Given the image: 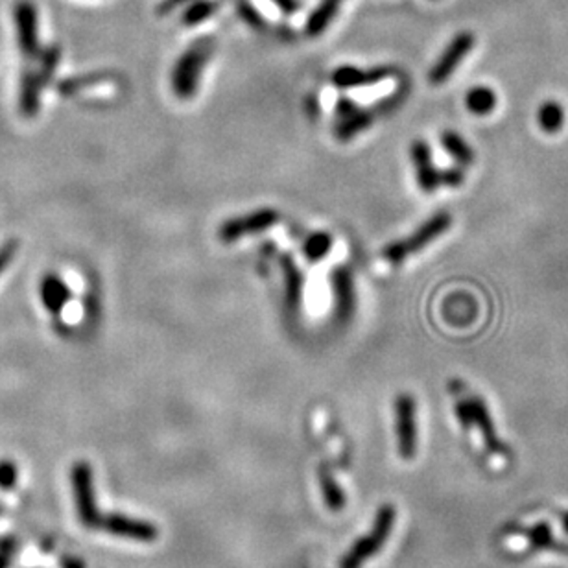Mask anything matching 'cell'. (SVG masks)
I'll use <instances>...</instances> for the list:
<instances>
[{"mask_svg": "<svg viewBox=\"0 0 568 568\" xmlns=\"http://www.w3.org/2000/svg\"><path fill=\"white\" fill-rule=\"evenodd\" d=\"M213 52H214V41L200 39L188 46V49L179 56V60L175 62L172 69V78H170L172 90L179 100H191L196 97L200 90L204 71Z\"/></svg>", "mask_w": 568, "mask_h": 568, "instance_id": "cell-1", "label": "cell"}, {"mask_svg": "<svg viewBox=\"0 0 568 568\" xmlns=\"http://www.w3.org/2000/svg\"><path fill=\"white\" fill-rule=\"evenodd\" d=\"M452 225V216L447 211H440L434 216H431L424 223H421L410 236L404 241L390 242L383 250V257L392 264L404 262L410 255L419 253L426 246H431L434 241H438L443 232H447Z\"/></svg>", "mask_w": 568, "mask_h": 568, "instance_id": "cell-2", "label": "cell"}, {"mask_svg": "<svg viewBox=\"0 0 568 568\" xmlns=\"http://www.w3.org/2000/svg\"><path fill=\"white\" fill-rule=\"evenodd\" d=\"M395 525V507L386 504L376 513L374 525L369 530V534L362 539H358L351 550L344 555L340 568H362L364 563L373 557L378 550L384 546V543L390 539L392 530Z\"/></svg>", "mask_w": 568, "mask_h": 568, "instance_id": "cell-3", "label": "cell"}, {"mask_svg": "<svg viewBox=\"0 0 568 568\" xmlns=\"http://www.w3.org/2000/svg\"><path fill=\"white\" fill-rule=\"evenodd\" d=\"M72 495L76 502V511L80 523L85 528H99L102 515L97 506V491H94V475L89 463L78 461L71 470Z\"/></svg>", "mask_w": 568, "mask_h": 568, "instance_id": "cell-4", "label": "cell"}, {"mask_svg": "<svg viewBox=\"0 0 568 568\" xmlns=\"http://www.w3.org/2000/svg\"><path fill=\"white\" fill-rule=\"evenodd\" d=\"M279 222V213L275 209H259L242 216L223 222L218 229V236L223 244H234L244 236L264 232Z\"/></svg>", "mask_w": 568, "mask_h": 568, "instance_id": "cell-5", "label": "cell"}, {"mask_svg": "<svg viewBox=\"0 0 568 568\" xmlns=\"http://www.w3.org/2000/svg\"><path fill=\"white\" fill-rule=\"evenodd\" d=\"M395 436L401 458L412 459L417 452V406L412 395L401 393L395 401Z\"/></svg>", "mask_w": 568, "mask_h": 568, "instance_id": "cell-6", "label": "cell"}, {"mask_svg": "<svg viewBox=\"0 0 568 568\" xmlns=\"http://www.w3.org/2000/svg\"><path fill=\"white\" fill-rule=\"evenodd\" d=\"M14 21L17 30L19 49L26 60H33L41 52L37 8L30 0H17L14 6Z\"/></svg>", "mask_w": 568, "mask_h": 568, "instance_id": "cell-7", "label": "cell"}, {"mask_svg": "<svg viewBox=\"0 0 568 568\" xmlns=\"http://www.w3.org/2000/svg\"><path fill=\"white\" fill-rule=\"evenodd\" d=\"M477 37L470 32H459L445 49V52L440 56L436 65L429 72V83L431 85H441L445 83L452 72L459 67V63L467 58V54L475 46Z\"/></svg>", "mask_w": 568, "mask_h": 568, "instance_id": "cell-8", "label": "cell"}, {"mask_svg": "<svg viewBox=\"0 0 568 568\" xmlns=\"http://www.w3.org/2000/svg\"><path fill=\"white\" fill-rule=\"evenodd\" d=\"M374 122L373 111L360 108L355 100L344 97L336 104V122L335 135L340 142H349L362 131L369 129Z\"/></svg>", "mask_w": 568, "mask_h": 568, "instance_id": "cell-9", "label": "cell"}, {"mask_svg": "<svg viewBox=\"0 0 568 568\" xmlns=\"http://www.w3.org/2000/svg\"><path fill=\"white\" fill-rule=\"evenodd\" d=\"M100 528H104L108 534L129 541L138 543H152L159 537V530L147 520L133 518L120 513H109L104 515L100 520Z\"/></svg>", "mask_w": 568, "mask_h": 568, "instance_id": "cell-10", "label": "cell"}, {"mask_svg": "<svg viewBox=\"0 0 568 568\" xmlns=\"http://www.w3.org/2000/svg\"><path fill=\"white\" fill-rule=\"evenodd\" d=\"M330 290L335 298V319L338 323H347L356 308L355 277L347 266H336L330 271Z\"/></svg>", "mask_w": 568, "mask_h": 568, "instance_id": "cell-11", "label": "cell"}, {"mask_svg": "<svg viewBox=\"0 0 568 568\" xmlns=\"http://www.w3.org/2000/svg\"><path fill=\"white\" fill-rule=\"evenodd\" d=\"M412 163L417 175V185L422 193L432 194L441 186V177L434 161H432V150L426 145V140H415L410 150Z\"/></svg>", "mask_w": 568, "mask_h": 568, "instance_id": "cell-12", "label": "cell"}, {"mask_svg": "<svg viewBox=\"0 0 568 568\" xmlns=\"http://www.w3.org/2000/svg\"><path fill=\"white\" fill-rule=\"evenodd\" d=\"M395 74L392 67H373V69H358L353 65L338 67L330 80L338 89H355V87H367L376 85Z\"/></svg>", "mask_w": 568, "mask_h": 568, "instance_id": "cell-13", "label": "cell"}, {"mask_svg": "<svg viewBox=\"0 0 568 568\" xmlns=\"http://www.w3.org/2000/svg\"><path fill=\"white\" fill-rule=\"evenodd\" d=\"M39 298L46 312L52 316H60L62 310L69 305L72 292L60 273L49 271L43 275L39 282Z\"/></svg>", "mask_w": 568, "mask_h": 568, "instance_id": "cell-14", "label": "cell"}, {"mask_svg": "<svg viewBox=\"0 0 568 568\" xmlns=\"http://www.w3.org/2000/svg\"><path fill=\"white\" fill-rule=\"evenodd\" d=\"M280 270L284 277V307L289 314H298L303 305V292H305V275L298 268L292 255L284 253L280 257Z\"/></svg>", "mask_w": 568, "mask_h": 568, "instance_id": "cell-15", "label": "cell"}, {"mask_svg": "<svg viewBox=\"0 0 568 568\" xmlns=\"http://www.w3.org/2000/svg\"><path fill=\"white\" fill-rule=\"evenodd\" d=\"M43 81L37 72L33 71H24L21 76L19 83V111L26 118L37 117L41 109V90H43Z\"/></svg>", "mask_w": 568, "mask_h": 568, "instance_id": "cell-16", "label": "cell"}, {"mask_svg": "<svg viewBox=\"0 0 568 568\" xmlns=\"http://www.w3.org/2000/svg\"><path fill=\"white\" fill-rule=\"evenodd\" d=\"M467 404H469V415H470V421H469V429L472 424H477V429L482 432L484 436V441H486V447L491 450V452H497L500 449V443L497 440V434H495V424H493V419L488 412V406L484 404V401L480 397H469L467 399Z\"/></svg>", "mask_w": 568, "mask_h": 568, "instance_id": "cell-17", "label": "cell"}, {"mask_svg": "<svg viewBox=\"0 0 568 568\" xmlns=\"http://www.w3.org/2000/svg\"><path fill=\"white\" fill-rule=\"evenodd\" d=\"M342 3L344 0H321V5L310 14L307 21V26H305L307 35L310 37L321 35L327 30V26L336 17Z\"/></svg>", "mask_w": 568, "mask_h": 568, "instance_id": "cell-18", "label": "cell"}, {"mask_svg": "<svg viewBox=\"0 0 568 568\" xmlns=\"http://www.w3.org/2000/svg\"><path fill=\"white\" fill-rule=\"evenodd\" d=\"M319 488H321V495L325 500V506L330 511H342L346 507V493L340 488V484L335 480L333 472L327 470L325 467L319 469Z\"/></svg>", "mask_w": 568, "mask_h": 568, "instance_id": "cell-19", "label": "cell"}, {"mask_svg": "<svg viewBox=\"0 0 568 568\" xmlns=\"http://www.w3.org/2000/svg\"><path fill=\"white\" fill-rule=\"evenodd\" d=\"M465 106L472 115L486 117L493 113L497 108V94L493 89L484 87V85L472 87L465 97Z\"/></svg>", "mask_w": 568, "mask_h": 568, "instance_id": "cell-20", "label": "cell"}, {"mask_svg": "<svg viewBox=\"0 0 568 568\" xmlns=\"http://www.w3.org/2000/svg\"><path fill=\"white\" fill-rule=\"evenodd\" d=\"M441 147L443 150L461 166H469L475 161V152L467 145V140L456 131H443L441 133Z\"/></svg>", "mask_w": 568, "mask_h": 568, "instance_id": "cell-21", "label": "cell"}, {"mask_svg": "<svg viewBox=\"0 0 568 568\" xmlns=\"http://www.w3.org/2000/svg\"><path fill=\"white\" fill-rule=\"evenodd\" d=\"M333 244H335L333 234L323 232V231L312 232L308 234V239L303 244V255L308 262H319L330 253Z\"/></svg>", "mask_w": 568, "mask_h": 568, "instance_id": "cell-22", "label": "cell"}, {"mask_svg": "<svg viewBox=\"0 0 568 568\" xmlns=\"http://www.w3.org/2000/svg\"><path fill=\"white\" fill-rule=\"evenodd\" d=\"M108 80H109L108 72H89V74H81V76H71V78H65L58 83V92L62 94V97H74L76 92H80L87 87H92V85H99V83L108 81Z\"/></svg>", "mask_w": 568, "mask_h": 568, "instance_id": "cell-23", "label": "cell"}, {"mask_svg": "<svg viewBox=\"0 0 568 568\" xmlns=\"http://www.w3.org/2000/svg\"><path fill=\"white\" fill-rule=\"evenodd\" d=\"M537 120H539V126L544 133H557L563 124H564V111H563V106L555 100H546L541 108H539V113H537Z\"/></svg>", "mask_w": 568, "mask_h": 568, "instance_id": "cell-24", "label": "cell"}, {"mask_svg": "<svg viewBox=\"0 0 568 568\" xmlns=\"http://www.w3.org/2000/svg\"><path fill=\"white\" fill-rule=\"evenodd\" d=\"M218 8H220L218 0H194V3L188 5V8L185 10L181 21L185 26L202 24L204 21L213 17L218 12Z\"/></svg>", "mask_w": 568, "mask_h": 568, "instance_id": "cell-25", "label": "cell"}, {"mask_svg": "<svg viewBox=\"0 0 568 568\" xmlns=\"http://www.w3.org/2000/svg\"><path fill=\"white\" fill-rule=\"evenodd\" d=\"M60 60H62L60 44H51L43 51L41 62H39V71H37L43 85H49L54 80V74L60 67Z\"/></svg>", "mask_w": 568, "mask_h": 568, "instance_id": "cell-26", "label": "cell"}, {"mask_svg": "<svg viewBox=\"0 0 568 568\" xmlns=\"http://www.w3.org/2000/svg\"><path fill=\"white\" fill-rule=\"evenodd\" d=\"M17 465L10 459H3L0 461V489L3 491H10L15 488L17 484Z\"/></svg>", "mask_w": 568, "mask_h": 568, "instance_id": "cell-27", "label": "cell"}, {"mask_svg": "<svg viewBox=\"0 0 568 568\" xmlns=\"http://www.w3.org/2000/svg\"><path fill=\"white\" fill-rule=\"evenodd\" d=\"M239 14H241V17L250 24V26H253V28H264V19H262V15L248 3V0H239Z\"/></svg>", "mask_w": 568, "mask_h": 568, "instance_id": "cell-28", "label": "cell"}, {"mask_svg": "<svg viewBox=\"0 0 568 568\" xmlns=\"http://www.w3.org/2000/svg\"><path fill=\"white\" fill-rule=\"evenodd\" d=\"M17 541L14 537L0 539V568H10L12 557L17 554Z\"/></svg>", "mask_w": 568, "mask_h": 568, "instance_id": "cell-29", "label": "cell"}, {"mask_svg": "<svg viewBox=\"0 0 568 568\" xmlns=\"http://www.w3.org/2000/svg\"><path fill=\"white\" fill-rule=\"evenodd\" d=\"M17 250H19L17 241H8V242H5L3 246H0V275H3L8 270V266L12 264Z\"/></svg>", "mask_w": 568, "mask_h": 568, "instance_id": "cell-30", "label": "cell"}, {"mask_svg": "<svg viewBox=\"0 0 568 568\" xmlns=\"http://www.w3.org/2000/svg\"><path fill=\"white\" fill-rule=\"evenodd\" d=\"M440 177H441V185L450 186V188H456V186H461V185H463L465 174H463V170H461L459 166H452V168L441 170V172H440Z\"/></svg>", "mask_w": 568, "mask_h": 568, "instance_id": "cell-31", "label": "cell"}, {"mask_svg": "<svg viewBox=\"0 0 568 568\" xmlns=\"http://www.w3.org/2000/svg\"><path fill=\"white\" fill-rule=\"evenodd\" d=\"M188 0H161L159 3V6H157V15H166V14H172L174 10H177L179 6H183V5H186Z\"/></svg>", "mask_w": 568, "mask_h": 568, "instance_id": "cell-32", "label": "cell"}, {"mask_svg": "<svg viewBox=\"0 0 568 568\" xmlns=\"http://www.w3.org/2000/svg\"><path fill=\"white\" fill-rule=\"evenodd\" d=\"M273 3L277 5V8L284 14H296L299 10V3L298 0H273Z\"/></svg>", "mask_w": 568, "mask_h": 568, "instance_id": "cell-33", "label": "cell"}, {"mask_svg": "<svg viewBox=\"0 0 568 568\" xmlns=\"http://www.w3.org/2000/svg\"><path fill=\"white\" fill-rule=\"evenodd\" d=\"M62 568H85V564H83L81 559L67 555V557L62 559Z\"/></svg>", "mask_w": 568, "mask_h": 568, "instance_id": "cell-34", "label": "cell"}, {"mask_svg": "<svg viewBox=\"0 0 568 568\" xmlns=\"http://www.w3.org/2000/svg\"><path fill=\"white\" fill-rule=\"evenodd\" d=\"M0 513H3V506H0Z\"/></svg>", "mask_w": 568, "mask_h": 568, "instance_id": "cell-35", "label": "cell"}, {"mask_svg": "<svg viewBox=\"0 0 568 568\" xmlns=\"http://www.w3.org/2000/svg\"><path fill=\"white\" fill-rule=\"evenodd\" d=\"M566 528H568V520H566Z\"/></svg>", "mask_w": 568, "mask_h": 568, "instance_id": "cell-36", "label": "cell"}]
</instances>
